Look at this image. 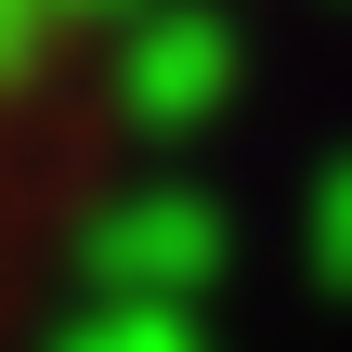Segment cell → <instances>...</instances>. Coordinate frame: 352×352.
<instances>
[{
  "mask_svg": "<svg viewBox=\"0 0 352 352\" xmlns=\"http://www.w3.org/2000/svg\"><path fill=\"white\" fill-rule=\"evenodd\" d=\"M314 261H327V274L352 287V170L327 183V209H314Z\"/></svg>",
  "mask_w": 352,
  "mask_h": 352,
  "instance_id": "cell-3",
  "label": "cell"
},
{
  "mask_svg": "<svg viewBox=\"0 0 352 352\" xmlns=\"http://www.w3.org/2000/svg\"><path fill=\"white\" fill-rule=\"evenodd\" d=\"M52 352H196V327H183V300H104L91 327H65Z\"/></svg>",
  "mask_w": 352,
  "mask_h": 352,
  "instance_id": "cell-2",
  "label": "cell"
},
{
  "mask_svg": "<svg viewBox=\"0 0 352 352\" xmlns=\"http://www.w3.org/2000/svg\"><path fill=\"white\" fill-rule=\"evenodd\" d=\"M91 274H104L118 300H196V287L222 274V222H209L196 196H144V209H118V222L91 235Z\"/></svg>",
  "mask_w": 352,
  "mask_h": 352,
  "instance_id": "cell-1",
  "label": "cell"
}]
</instances>
